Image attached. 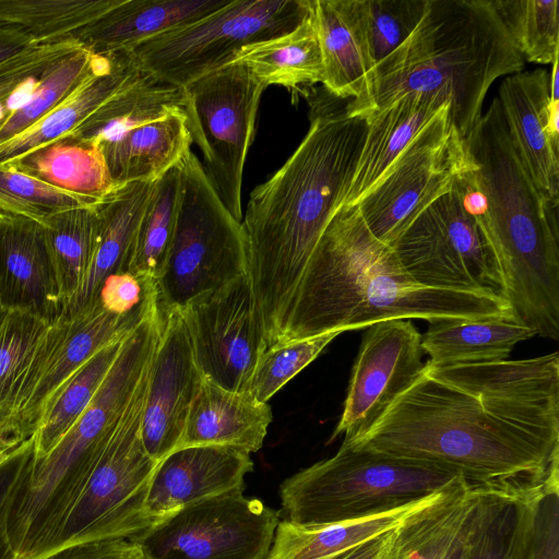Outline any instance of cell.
<instances>
[{
  "mask_svg": "<svg viewBox=\"0 0 559 559\" xmlns=\"http://www.w3.org/2000/svg\"><path fill=\"white\" fill-rule=\"evenodd\" d=\"M441 466L486 489L524 492L559 474V353L425 362L352 444Z\"/></svg>",
  "mask_w": 559,
  "mask_h": 559,
  "instance_id": "cell-1",
  "label": "cell"
},
{
  "mask_svg": "<svg viewBox=\"0 0 559 559\" xmlns=\"http://www.w3.org/2000/svg\"><path fill=\"white\" fill-rule=\"evenodd\" d=\"M367 130L365 116L314 102L310 127L283 166L249 198L242 227L247 276L264 326L277 338L288 302L326 225L342 205Z\"/></svg>",
  "mask_w": 559,
  "mask_h": 559,
  "instance_id": "cell-2",
  "label": "cell"
},
{
  "mask_svg": "<svg viewBox=\"0 0 559 559\" xmlns=\"http://www.w3.org/2000/svg\"><path fill=\"white\" fill-rule=\"evenodd\" d=\"M509 317L504 298L416 283L393 248L372 236L356 205H341L309 258L275 344L391 319L430 323Z\"/></svg>",
  "mask_w": 559,
  "mask_h": 559,
  "instance_id": "cell-3",
  "label": "cell"
},
{
  "mask_svg": "<svg viewBox=\"0 0 559 559\" xmlns=\"http://www.w3.org/2000/svg\"><path fill=\"white\" fill-rule=\"evenodd\" d=\"M472 167L454 179L497 260L513 317L559 340L558 205L522 162L497 97L464 140Z\"/></svg>",
  "mask_w": 559,
  "mask_h": 559,
  "instance_id": "cell-4",
  "label": "cell"
},
{
  "mask_svg": "<svg viewBox=\"0 0 559 559\" xmlns=\"http://www.w3.org/2000/svg\"><path fill=\"white\" fill-rule=\"evenodd\" d=\"M523 67L492 0H427L413 33L376 69L366 115L406 94L440 97L465 140L491 84Z\"/></svg>",
  "mask_w": 559,
  "mask_h": 559,
  "instance_id": "cell-5",
  "label": "cell"
},
{
  "mask_svg": "<svg viewBox=\"0 0 559 559\" xmlns=\"http://www.w3.org/2000/svg\"><path fill=\"white\" fill-rule=\"evenodd\" d=\"M157 306L124 337L98 391L67 435L48 454L32 459L10 507V525L19 535L35 537L56 522L87 456L116 427L151 366L164 320Z\"/></svg>",
  "mask_w": 559,
  "mask_h": 559,
  "instance_id": "cell-6",
  "label": "cell"
},
{
  "mask_svg": "<svg viewBox=\"0 0 559 559\" xmlns=\"http://www.w3.org/2000/svg\"><path fill=\"white\" fill-rule=\"evenodd\" d=\"M462 479L441 466L341 444L333 456L286 478L280 497L288 521L320 525L396 509Z\"/></svg>",
  "mask_w": 559,
  "mask_h": 559,
  "instance_id": "cell-7",
  "label": "cell"
},
{
  "mask_svg": "<svg viewBox=\"0 0 559 559\" xmlns=\"http://www.w3.org/2000/svg\"><path fill=\"white\" fill-rule=\"evenodd\" d=\"M148 371L36 559L78 543L131 539L156 523L145 506L158 463L146 452L141 436Z\"/></svg>",
  "mask_w": 559,
  "mask_h": 559,
  "instance_id": "cell-8",
  "label": "cell"
},
{
  "mask_svg": "<svg viewBox=\"0 0 559 559\" xmlns=\"http://www.w3.org/2000/svg\"><path fill=\"white\" fill-rule=\"evenodd\" d=\"M181 183L173 238L155 283L163 316L247 274L240 221L225 207L191 151L180 164Z\"/></svg>",
  "mask_w": 559,
  "mask_h": 559,
  "instance_id": "cell-9",
  "label": "cell"
},
{
  "mask_svg": "<svg viewBox=\"0 0 559 559\" xmlns=\"http://www.w3.org/2000/svg\"><path fill=\"white\" fill-rule=\"evenodd\" d=\"M312 0H231L212 14L133 47L142 72L178 87L221 69L245 47L282 36L310 13Z\"/></svg>",
  "mask_w": 559,
  "mask_h": 559,
  "instance_id": "cell-10",
  "label": "cell"
},
{
  "mask_svg": "<svg viewBox=\"0 0 559 559\" xmlns=\"http://www.w3.org/2000/svg\"><path fill=\"white\" fill-rule=\"evenodd\" d=\"M182 88L187 127L202 152L204 173L225 207L241 222L243 167L266 87L246 67L231 62Z\"/></svg>",
  "mask_w": 559,
  "mask_h": 559,
  "instance_id": "cell-11",
  "label": "cell"
},
{
  "mask_svg": "<svg viewBox=\"0 0 559 559\" xmlns=\"http://www.w3.org/2000/svg\"><path fill=\"white\" fill-rule=\"evenodd\" d=\"M392 248L404 270L423 286L504 298L493 251L454 181Z\"/></svg>",
  "mask_w": 559,
  "mask_h": 559,
  "instance_id": "cell-12",
  "label": "cell"
},
{
  "mask_svg": "<svg viewBox=\"0 0 559 559\" xmlns=\"http://www.w3.org/2000/svg\"><path fill=\"white\" fill-rule=\"evenodd\" d=\"M278 522L239 488L185 506L130 540L143 559H266Z\"/></svg>",
  "mask_w": 559,
  "mask_h": 559,
  "instance_id": "cell-13",
  "label": "cell"
},
{
  "mask_svg": "<svg viewBox=\"0 0 559 559\" xmlns=\"http://www.w3.org/2000/svg\"><path fill=\"white\" fill-rule=\"evenodd\" d=\"M449 111L425 128L356 204L380 242L392 247L409 224L451 188L465 167L464 140L450 123Z\"/></svg>",
  "mask_w": 559,
  "mask_h": 559,
  "instance_id": "cell-14",
  "label": "cell"
},
{
  "mask_svg": "<svg viewBox=\"0 0 559 559\" xmlns=\"http://www.w3.org/2000/svg\"><path fill=\"white\" fill-rule=\"evenodd\" d=\"M155 304L156 296L143 309L117 316L96 301L51 323L3 424L5 438L15 445L31 440L72 376L104 346L132 331Z\"/></svg>",
  "mask_w": 559,
  "mask_h": 559,
  "instance_id": "cell-15",
  "label": "cell"
},
{
  "mask_svg": "<svg viewBox=\"0 0 559 559\" xmlns=\"http://www.w3.org/2000/svg\"><path fill=\"white\" fill-rule=\"evenodd\" d=\"M203 378L247 392L266 348L263 322L247 274L203 294L179 310Z\"/></svg>",
  "mask_w": 559,
  "mask_h": 559,
  "instance_id": "cell-16",
  "label": "cell"
},
{
  "mask_svg": "<svg viewBox=\"0 0 559 559\" xmlns=\"http://www.w3.org/2000/svg\"><path fill=\"white\" fill-rule=\"evenodd\" d=\"M421 334L411 320L391 319L366 328L353 365L344 407L330 438L358 441L425 367Z\"/></svg>",
  "mask_w": 559,
  "mask_h": 559,
  "instance_id": "cell-17",
  "label": "cell"
},
{
  "mask_svg": "<svg viewBox=\"0 0 559 559\" xmlns=\"http://www.w3.org/2000/svg\"><path fill=\"white\" fill-rule=\"evenodd\" d=\"M203 379L181 312L167 313L147 376L141 423L144 448L157 463L179 447Z\"/></svg>",
  "mask_w": 559,
  "mask_h": 559,
  "instance_id": "cell-18",
  "label": "cell"
},
{
  "mask_svg": "<svg viewBox=\"0 0 559 559\" xmlns=\"http://www.w3.org/2000/svg\"><path fill=\"white\" fill-rule=\"evenodd\" d=\"M253 469L250 453L225 445H191L160 460L152 476L146 511L156 522L178 509L245 488Z\"/></svg>",
  "mask_w": 559,
  "mask_h": 559,
  "instance_id": "cell-19",
  "label": "cell"
},
{
  "mask_svg": "<svg viewBox=\"0 0 559 559\" xmlns=\"http://www.w3.org/2000/svg\"><path fill=\"white\" fill-rule=\"evenodd\" d=\"M0 306L53 323L64 313L43 226L0 214Z\"/></svg>",
  "mask_w": 559,
  "mask_h": 559,
  "instance_id": "cell-20",
  "label": "cell"
},
{
  "mask_svg": "<svg viewBox=\"0 0 559 559\" xmlns=\"http://www.w3.org/2000/svg\"><path fill=\"white\" fill-rule=\"evenodd\" d=\"M509 134L538 189L559 197V138L549 126V73L544 69L506 76L497 96Z\"/></svg>",
  "mask_w": 559,
  "mask_h": 559,
  "instance_id": "cell-21",
  "label": "cell"
},
{
  "mask_svg": "<svg viewBox=\"0 0 559 559\" xmlns=\"http://www.w3.org/2000/svg\"><path fill=\"white\" fill-rule=\"evenodd\" d=\"M323 81L336 98H350L353 115L365 116L373 81L360 0H313Z\"/></svg>",
  "mask_w": 559,
  "mask_h": 559,
  "instance_id": "cell-22",
  "label": "cell"
},
{
  "mask_svg": "<svg viewBox=\"0 0 559 559\" xmlns=\"http://www.w3.org/2000/svg\"><path fill=\"white\" fill-rule=\"evenodd\" d=\"M450 109L440 97L406 94L366 115L361 151L342 205H356L430 123Z\"/></svg>",
  "mask_w": 559,
  "mask_h": 559,
  "instance_id": "cell-23",
  "label": "cell"
},
{
  "mask_svg": "<svg viewBox=\"0 0 559 559\" xmlns=\"http://www.w3.org/2000/svg\"><path fill=\"white\" fill-rule=\"evenodd\" d=\"M141 73L130 50L108 53L106 61L84 78L49 114L19 135L0 144V164L17 159L72 133Z\"/></svg>",
  "mask_w": 559,
  "mask_h": 559,
  "instance_id": "cell-24",
  "label": "cell"
},
{
  "mask_svg": "<svg viewBox=\"0 0 559 559\" xmlns=\"http://www.w3.org/2000/svg\"><path fill=\"white\" fill-rule=\"evenodd\" d=\"M231 0H121L72 38L96 55L131 50L171 29L197 22Z\"/></svg>",
  "mask_w": 559,
  "mask_h": 559,
  "instance_id": "cell-25",
  "label": "cell"
},
{
  "mask_svg": "<svg viewBox=\"0 0 559 559\" xmlns=\"http://www.w3.org/2000/svg\"><path fill=\"white\" fill-rule=\"evenodd\" d=\"M272 418L269 404L250 392L229 391L203 379L178 448L225 445L251 454L262 448Z\"/></svg>",
  "mask_w": 559,
  "mask_h": 559,
  "instance_id": "cell-26",
  "label": "cell"
},
{
  "mask_svg": "<svg viewBox=\"0 0 559 559\" xmlns=\"http://www.w3.org/2000/svg\"><path fill=\"white\" fill-rule=\"evenodd\" d=\"M185 111L131 128L100 142L116 187L155 181L191 152Z\"/></svg>",
  "mask_w": 559,
  "mask_h": 559,
  "instance_id": "cell-27",
  "label": "cell"
},
{
  "mask_svg": "<svg viewBox=\"0 0 559 559\" xmlns=\"http://www.w3.org/2000/svg\"><path fill=\"white\" fill-rule=\"evenodd\" d=\"M484 489L462 479L437 492L401 523L391 559H450Z\"/></svg>",
  "mask_w": 559,
  "mask_h": 559,
  "instance_id": "cell-28",
  "label": "cell"
},
{
  "mask_svg": "<svg viewBox=\"0 0 559 559\" xmlns=\"http://www.w3.org/2000/svg\"><path fill=\"white\" fill-rule=\"evenodd\" d=\"M154 181L117 187L97 206L99 234L95 257L81 290L64 316L98 301L103 282L127 271L135 233Z\"/></svg>",
  "mask_w": 559,
  "mask_h": 559,
  "instance_id": "cell-29",
  "label": "cell"
},
{
  "mask_svg": "<svg viewBox=\"0 0 559 559\" xmlns=\"http://www.w3.org/2000/svg\"><path fill=\"white\" fill-rule=\"evenodd\" d=\"M436 493L396 509L343 522L300 525L286 519L277 524L266 559H336L396 527L427 504Z\"/></svg>",
  "mask_w": 559,
  "mask_h": 559,
  "instance_id": "cell-30",
  "label": "cell"
},
{
  "mask_svg": "<svg viewBox=\"0 0 559 559\" xmlns=\"http://www.w3.org/2000/svg\"><path fill=\"white\" fill-rule=\"evenodd\" d=\"M536 333L513 317L447 319L429 323L420 346L429 364L445 366L500 361Z\"/></svg>",
  "mask_w": 559,
  "mask_h": 559,
  "instance_id": "cell-31",
  "label": "cell"
},
{
  "mask_svg": "<svg viewBox=\"0 0 559 559\" xmlns=\"http://www.w3.org/2000/svg\"><path fill=\"white\" fill-rule=\"evenodd\" d=\"M4 164L55 188L98 203L117 188L100 144L73 133Z\"/></svg>",
  "mask_w": 559,
  "mask_h": 559,
  "instance_id": "cell-32",
  "label": "cell"
},
{
  "mask_svg": "<svg viewBox=\"0 0 559 559\" xmlns=\"http://www.w3.org/2000/svg\"><path fill=\"white\" fill-rule=\"evenodd\" d=\"M231 62L246 67L265 87L276 84L296 93L301 92L300 87L322 83V53L313 7L296 28L245 47Z\"/></svg>",
  "mask_w": 559,
  "mask_h": 559,
  "instance_id": "cell-33",
  "label": "cell"
},
{
  "mask_svg": "<svg viewBox=\"0 0 559 559\" xmlns=\"http://www.w3.org/2000/svg\"><path fill=\"white\" fill-rule=\"evenodd\" d=\"M183 88L142 72L72 133L99 143L131 128L182 111Z\"/></svg>",
  "mask_w": 559,
  "mask_h": 559,
  "instance_id": "cell-34",
  "label": "cell"
},
{
  "mask_svg": "<svg viewBox=\"0 0 559 559\" xmlns=\"http://www.w3.org/2000/svg\"><path fill=\"white\" fill-rule=\"evenodd\" d=\"M43 229L66 313L85 283L95 257L99 234L96 206L58 213Z\"/></svg>",
  "mask_w": 559,
  "mask_h": 559,
  "instance_id": "cell-35",
  "label": "cell"
},
{
  "mask_svg": "<svg viewBox=\"0 0 559 559\" xmlns=\"http://www.w3.org/2000/svg\"><path fill=\"white\" fill-rule=\"evenodd\" d=\"M121 0H0V27L37 45L56 43L95 22Z\"/></svg>",
  "mask_w": 559,
  "mask_h": 559,
  "instance_id": "cell-36",
  "label": "cell"
},
{
  "mask_svg": "<svg viewBox=\"0 0 559 559\" xmlns=\"http://www.w3.org/2000/svg\"><path fill=\"white\" fill-rule=\"evenodd\" d=\"M126 336L94 354L58 393L32 437L33 459L48 454L76 423L118 357Z\"/></svg>",
  "mask_w": 559,
  "mask_h": 559,
  "instance_id": "cell-37",
  "label": "cell"
},
{
  "mask_svg": "<svg viewBox=\"0 0 559 559\" xmlns=\"http://www.w3.org/2000/svg\"><path fill=\"white\" fill-rule=\"evenodd\" d=\"M180 164L154 181L128 262L127 271L155 283L175 230L181 183Z\"/></svg>",
  "mask_w": 559,
  "mask_h": 559,
  "instance_id": "cell-38",
  "label": "cell"
},
{
  "mask_svg": "<svg viewBox=\"0 0 559 559\" xmlns=\"http://www.w3.org/2000/svg\"><path fill=\"white\" fill-rule=\"evenodd\" d=\"M107 55H96L80 46L53 63L33 87L26 102L11 108L0 126V144L19 135L59 105Z\"/></svg>",
  "mask_w": 559,
  "mask_h": 559,
  "instance_id": "cell-39",
  "label": "cell"
},
{
  "mask_svg": "<svg viewBox=\"0 0 559 559\" xmlns=\"http://www.w3.org/2000/svg\"><path fill=\"white\" fill-rule=\"evenodd\" d=\"M51 323L26 310H4L0 319V432ZM12 445V444H11Z\"/></svg>",
  "mask_w": 559,
  "mask_h": 559,
  "instance_id": "cell-40",
  "label": "cell"
},
{
  "mask_svg": "<svg viewBox=\"0 0 559 559\" xmlns=\"http://www.w3.org/2000/svg\"><path fill=\"white\" fill-rule=\"evenodd\" d=\"M512 559H559V475L516 498Z\"/></svg>",
  "mask_w": 559,
  "mask_h": 559,
  "instance_id": "cell-41",
  "label": "cell"
},
{
  "mask_svg": "<svg viewBox=\"0 0 559 559\" xmlns=\"http://www.w3.org/2000/svg\"><path fill=\"white\" fill-rule=\"evenodd\" d=\"M492 4L523 59L542 64L558 59V0H492Z\"/></svg>",
  "mask_w": 559,
  "mask_h": 559,
  "instance_id": "cell-42",
  "label": "cell"
},
{
  "mask_svg": "<svg viewBox=\"0 0 559 559\" xmlns=\"http://www.w3.org/2000/svg\"><path fill=\"white\" fill-rule=\"evenodd\" d=\"M98 204L33 178L10 164H0V214L24 217L44 226L58 213Z\"/></svg>",
  "mask_w": 559,
  "mask_h": 559,
  "instance_id": "cell-43",
  "label": "cell"
},
{
  "mask_svg": "<svg viewBox=\"0 0 559 559\" xmlns=\"http://www.w3.org/2000/svg\"><path fill=\"white\" fill-rule=\"evenodd\" d=\"M522 493L484 489L465 535L463 559H511L515 501Z\"/></svg>",
  "mask_w": 559,
  "mask_h": 559,
  "instance_id": "cell-44",
  "label": "cell"
},
{
  "mask_svg": "<svg viewBox=\"0 0 559 559\" xmlns=\"http://www.w3.org/2000/svg\"><path fill=\"white\" fill-rule=\"evenodd\" d=\"M340 331L277 343L260 355L248 392L267 403L290 379L313 361Z\"/></svg>",
  "mask_w": 559,
  "mask_h": 559,
  "instance_id": "cell-45",
  "label": "cell"
},
{
  "mask_svg": "<svg viewBox=\"0 0 559 559\" xmlns=\"http://www.w3.org/2000/svg\"><path fill=\"white\" fill-rule=\"evenodd\" d=\"M360 4L374 73L413 33L427 0H360Z\"/></svg>",
  "mask_w": 559,
  "mask_h": 559,
  "instance_id": "cell-46",
  "label": "cell"
},
{
  "mask_svg": "<svg viewBox=\"0 0 559 559\" xmlns=\"http://www.w3.org/2000/svg\"><path fill=\"white\" fill-rule=\"evenodd\" d=\"M80 46L73 38L43 44L0 64V104L34 86L53 63Z\"/></svg>",
  "mask_w": 559,
  "mask_h": 559,
  "instance_id": "cell-47",
  "label": "cell"
},
{
  "mask_svg": "<svg viewBox=\"0 0 559 559\" xmlns=\"http://www.w3.org/2000/svg\"><path fill=\"white\" fill-rule=\"evenodd\" d=\"M155 296V282L123 271L109 275L103 282L98 301L106 311L126 316L143 309Z\"/></svg>",
  "mask_w": 559,
  "mask_h": 559,
  "instance_id": "cell-48",
  "label": "cell"
},
{
  "mask_svg": "<svg viewBox=\"0 0 559 559\" xmlns=\"http://www.w3.org/2000/svg\"><path fill=\"white\" fill-rule=\"evenodd\" d=\"M33 459L32 439L0 452V559H13L8 536L9 508Z\"/></svg>",
  "mask_w": 559,
  "mask_h": 559,
  "instance_id": "cell-49",
  "label": "cell"
},
{
  "mask_svg": "<svg viewBox=\"0 0 559 559\" xmlns=\"http://www.w3.org/2000/svg\"><path fill=\"white\" fill-rule=\"evenodd\" d=\"M41 559H143L139 545L126 538L73 544Z\"/></svg>",
  "mask_w": 559,
  "mask_h": 559,
  "instance_id": "cell-50",
  "label": "cell"
},
{
  "mask_svg": "<svg viewBox=\"0 0 559 559\" xmlns=\"http://www.w3.org/2000/svg\"><path fill=\"white\" fill-rule=\"evenodd\" d=\"M400 525L401 523L396 527L356 546L336 559H391L397 542Z\"/></svg>",
  "mask_w": 559,
  "mask_h": 559,
  "instance_id": "cell-51",
  "label": "cell"
},
{
  "mask_svg": "<svg viewBox=\"0 0 559 559\" xmlns=\"http://www.w3.org/2000/svg\"><path fill=\"white\" fill-rule=\"evenodd\" d=\"M24 35L0 27V64L37 47Z\"/></svg>",
  "mask_w": 559,
  "mask_h": 559,
  "instance_id": "cell-52",
  "label": "cell"
},
{
  "mask_svg": "<svg viewBox=\"0 0 559 559\" xmlns=\"http://www.w3.org/2000/svg\"><path fill=\"white\" fill-rule=\"evenodd\" d=\"M549 98H550V102L559 100V92H558V59L552 62L551 70H550V73H549Z\"/></svg>",
  "mask_w": 559,
  "mask_h": 559,
  "instance_id": "cell-53",
  "label": "cell"
},
{
  "mask_svg": "<svg viewBox=\"0 0 559 559\" xmlns=\"http://www.w3.org/2000/svg\"><path fill=\"white\" fill-rule=\"evenodd\" d=\"M466 533H467V531H466ZM464 539H465V536H464L463 540L461 542V544L457 546V548L454 550V552L451 555L450 559H463V555H464Z\"/></svg>",
  "mask_w": 559,
  "mask_h": 559,
  "instance_id": "cell-54",
  "label": "cell"
},
{
  "mask_svg": "<svg viewBox=\"0 0 559 559\" xmlns=\"http://www.w3.org/2000/svg\"><path fill=\"white\" fill-rule=\"evenodd\" d=\"M13 448H15V447H11V445H9V444L4 441V439L1 437V435H0V452L7 451V450H10V449H13Z\"/></svg>",
  "mask_w": 559,
  "mask_h": 559,
  "instance_id": "cell-55",
  "label": "cell"
},
{
  "mask_svg": "<svg viewBox=\"0 0 559 559\" xmlns=\"http://www.w3.org/2000/svg\"><path fill=\"white\" fill-rule=\"evenodd\" d=\"M10 110V109H9ZM9 110L8 111H2L0 112V126L2 124V122L4 121V119L7 118L8 114H9Z\"/></svg>",
  "mask_w": 559,
  "mask_h": 559,
  "instance_id": "cell-56",
  "label": "cell"
},
{
  "mask_svg": "<svg viewBox=\"0 0 559 559\" xmlns=\"http://www.w3.org/2000/svg\"><path fill=\"white\" fill-rule=\"evenodd\" d=\"M3 312H4V311L2 310V308H1V306H0V319H1V318H2V316H3Z\"/></svg>",
  "mask_w": 559,
  "mask_h": 559,
  "instance_id": "cell-57",
  "label": "cell"
},
{
  "mask_svg": "<svg viewBox=\"0 0 559 559\" xmlns=\"http://www.w3.org/2000/svg\"><path fill=\"white\" fill-rule=\"evenodd\" d=\"M0 421H1V406H0ZM1 435V432H0ZM2 436V435H1ZM3 438V437H2ZM4 439V438H3ZM5 440V439H4ZM9 444V443H8ZM12 447V445H11Z\"/></svg>",
  "mask_w": 559,
  "mask_h": 559,
  "instance_id": "cell-58",
  "label": "cell"
}]
</instances>
